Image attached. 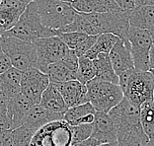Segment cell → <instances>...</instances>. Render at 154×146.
I'll list each match as a JSON object with an SVG mask.
<instances>
[{
    "instance_id": "obj_1",
    "label": "cell",
    "mask_w": 154,
    "mask_h": 146,
    "mask_svg": "<svg viewBox=\"0 0 154 146\" xmlns=\"http://www.w3.org/2000/svg\"><path fill=\"white\" fill-rule=\"evenodd\" d=\"M117 127L119 144H138L144 146L149 140L142 129L139 107L134 105L127 98L108 112Z\"/></svg>"
},
{
    "instance_id": "obj_2",
    "label": "cell",
    "mask_w": 154,
    "mask_h": 146,
    "mask_svg": "<svg viewBox=\"0 0 154 146\" xmlns=\"http://www.w3.org/2000/svg\"><path fill=\"white\" fill-rule=\"evenodd\" d=\"M119 86L124 97L140 107L154 98V81L150 71H136L134 68L119 75Z\"/></svg>"
},
{
    "instance_id": "obj_3",
    "label": "cell",
    "mask_w": 154,
    "mask_h": 146,
    "mask_svg": "<svg viewBox=\"0 0 154 146\" xmlns=\"http://www.w3.org/2000/svg\"><path fill=\"white\" fill-rule=\"evenodd\" d=\"M4 37H14L17 39L33 43L41 38L57 36V31L51 30L43 26L38 18L35 2L32 1L27 5L18 22L9 31L2 35Z\"/></svg>"
},
{
    "instance_id": "obj_4",
    "label": "cell",
    "mask_w": 154,
    "mask_h": 146,
    "mask_svg": "<svg viewBox=\"0 0 154 146\" xmlns=\"http://www.w3.org/2000/svg\"><path fill=\"white\" fill-rule=\"evenodd\" d=\"M41 23L48 29L59 30L74 20L77 11L71 3L59 0H34Z\"/></svg>"
},
{
    "instance_id": "obj_5",
    "label": "cell",
    "mask_w": 154,
    "mask_h": 146,
    "mask_svg": "<svg viewBox=\"0 0 154 146\" xmlns=\"http://www.w3.org/2000/svg\"><path fill=\"white\" fill-rule=\"evenodd\" d=\"M0 47L12 66L21 71L37 68V54L33 43L14 37H0Z\"/></svg>"
},
{
    "instance_id": "obj_6",
    "label": "cell",
    "mask_w": 154,
    "mask_h": 146,
    "mask_svg": "<svg viewBox=\"0 0 154 146\" xmlns=\"http://www.w3.org/2000/svg\"><path fill=\"white\" fill-rule=\"evenodd\" d=\"M129 13L131 10L83 14L92 25L96 36L101 34H113L121 40H125L127 39V34L129 29Z\"/></svg>"
},
{
    "instance_id": "obj_7",
    "label": "cell",
    "mask_w": 154,
    "mask_h": 146,
    "mask_svg": "<svg viewBox=\"0 0 154 146\" xmlns=\"http://www.w3.org/2000/svg\"><path fill=\"white\" fill-rule=\"evenodd\" d=\"M88 101L96 112L108 113L124 99V93L119 85L92 79L87 82Z\"/></svg>"
},
{
    "instance_id": "obj_8",
    "label": "cell",
    "mask_w": 154,
    "mask_h": 146,
    "mask_svg": "<svg viewBox=\"0 0 154 146\" xmlns=\"http://www.w3.org/2000/svg\"><path fill=\"white\" fill-rule=\"evenodd\" d=\"M73 126L64 120L47 123L36 131L30 146H73Z\"/></svg>"
},
{
    "instance_id": "obj_9",
    "label": "cell",
    "mask_w": 154,
    "mask_h": 146,
    "mask_svg": "<svg viewBox=\"0 0 154 146\" xmlns=\"http://www.w3.org/2000/svg\"><path fill=\"white\" fill-rule=\"evenodd\" d=\"M134 66L136 71H149V51L152 47V39L148 30L129 26L127 34Z\"/></svg>"
},
{
    "instance_id": "obj_10",
    "label": "cell",
    "mask_w": 154,
    "mask_h": 146,
    "mask_svg": "<svg viewBox=\"0 0 154 146\" xmlns=\"http://www.w3.org/2000/svg\"><path fill=\"white\" fill-rule=\"evenodd\" d=\"M37 54V68L43 71L48 65L61 61L69 48L57 36L41 38L33 41Z\"/></svg>"
},
{
    "instance_id": "obj_11",
    "label": "cell",
    "mask_w": 154,
    "mask_h": 146,
    "mask_svg": "<svg viewBox=\"0 0 154 146\" xmlns=\"http://www.w3.org/2000/svg\"><path fill=\"white\" fill-rule=\"evenodd\" d=\"M50 83L48 76L45 73L38 68H30L22 72L20 91L34 105H38L42 95Z\"/></svg>"
},
{
    "instance_id": "obj_12",
    "label": "cell",
    "mask_w": 154,
    "mask_h": 146,
    "mask_svg": "<svg viewBox=\"0 0 154 146\" xmlns=\"http://www.w3.org/2000/svg\"><path fill=\"white\" fill-rule=\"evenodd\" d=\"M91 138L99 144L117 142V127L108 113L96 112Z\"/></svg>"
},
{
    "instance_id": "obj_13",
    "label": "cell",
    "mask_w": 154,
    "mask_h": 146,
    "mask_svg": "<svg viewBox=\"0 0 154 146\" xmlns=\"http://www.w3.org/2000/svg\"><path fill=\"white\" fill-rule=\"evenodd\" d=\"M29 3L15 0H1L0 3V37L18 22Z\"/></svg>"
},
{
    "instance_id": "obj_14",
    "label": "cell",
    "mask_w": 154,
    "mask_h": 146,
    "mask_svg": "<svg viewBox=\"0 0 154 146\" xmlns=\"http://www.w3.org/2000/svg\"><path fill=\"white\" fill-rule=\"evenodd\" d=\"M54 85L60 92L67 108H72L89 102L86 85L80 83L78 80H70Z\"/></svg>"
},
{
    "instance_id": "obj_15",
    "label": "cell",
    "mask_w": 154,
    "mask_h": 146,
    "mask_svg": "<svg viewBox=\"0 0 154 146\" xmlns=\"http://www.w3.org/2000/svg\"><path fill=\"white\" fill-rule=\"evenodd\" d=\"M109 57L113 68L118 76L128 69L134 68L129 44L127 39L119 40L109 53Z\"/></svg>"
},
{
    "instance_id": "obj_16",
    "label": "cell",
    "mask_w": 154,
    "mask_h": 146,
    "mask_svg": "<svg viewBox=\"0 0 154 146\" xmlns=\"http://www.w3.org/2000/svg\"><path fill=\"white\" fill-rule=\"evenodd\" d=\"M63 114L60 113H52L51 111L45 109L41 105H34L28 113L23 126L29 128L33 132L45 126L51 121L63 119Z\"/></svg>"
},
{
    "instance_id": "obj_17",
    "label": "cell",
    "mask_w": 154,
    "mask_h": 146,
    "mask_svg": "<svg viewBox=\"0 0 154 146\" xmlns=\"http://www.w3.org/2000/svg\"><path fill=\"white\" fill-rule=\"evenodd\" d=\"M21 77L22 71L13 66L0 75V101L7 103L21 93Z\"/></svg>"
},
{
    "instance_id": "obj_18",
    "label": "cell",
    "mask_w": 154,
    "mask_h": 146,
    "mask_svg": "<svg viewBox=\"0 0 154 146\" xmlns=\"http://www.w3.org/2000/svg\"><path fill=\"white\" fill-rule=\"evenodd\" d=\"M57 36L67 46L69 50H74L78 57L83 56L90 50L97 39V36H89L78 32H57Z\"/></svg>"
},
{
    "instance_id": "obj_19",
    "label": "cell",
    "mask_w": 154,
    "mask_h": 146,
    "mask_svg": "<svg viewBox=\"0 0 154 146\" xmlns=\"http://www.w3.org/2000/svg\"><path fill=\"white\" fill-rule=\"evenodd\" d=\"M6 104L10 120H11L12 130L23 126L28 113L34 106V104L21 93L10 99Z\"/></svg>"
},
{
    "instance_id": "obj_20",
    "label": "cell",
    "mask_w": 154,
    "mask_h": 146,
    "mask_svg": "<svg viewBox=\"0 0 154 146\" xmlns=\"http://www.w3.org/2000/svg\"><path fill=\"white\" fill-rule=\"evenodd\" d=\"M96 110L91 104L85 103L72 108H68L63 114V119L68 124L72 126H80V124L93 123L95 120Z\"/></svg>"
},
{
    "instance_id": "obj_21",
    "label": "cell",
    "mask_w": 154,
    "mask_h": 146,
    "mask_svg": "<svg viewBox=\"0 0 154 146\" xmlns=\"http://www.w3.org/2000/svg\"><path fill=\"white\" fill-rule=\"evenodd\" d=\"M72 7L78 13H107L121 10L114 0H72Z\"/></svg>"
},
{
    "instance_id": "obj_22",
    "label": "cell",
    "mask_w": 154,
    "mask_h": 146,
    "mask_svg": "<svg viewBox=\"0 0 154 146\" xmlns=\"http://www.w3.org/2000/svg\"><path fill=\"white\" fill-rule=\"evenodd\" d=\"M38 105L52 113L64 114L68 109L60 92L54 83H50L48 88L44 91Z\"/></svg>"
},
{
    "instance_id": "obj_23",
    "label": "cell",
    "mask_w": 154,
    "mask_h": 146,
    "mask_svg": "<svg viewBox=\"0 0 154 146\" xmlns=\"http://www.w3.org/2000/svg\"><path fill=\"white\" fill-rule=\"evenodd\" d=\"M93 63L96 71L94 79L119 85V76L116 74L111 63L109 53H100L97 55L95 59H93Z\"/></svg>"
},
{
    "instance_id": "obj_24",
    "label": "cell",
    "mask_w": 154,
    "mask_h": 146,
    "mask_svg": "<svg viewBox=\"0 0 154 146\" xmlns=\"http://www.w3.org/2000/svg\"><path fill=\"white\" fill-rule=\"evenodd\" d=\"M129 26L148 30L154 25V7L148 5L135 6L129 13Z\"/></svg>"
},
{
    "instance_id": "obj_25",
    "label": "cell",
    "mask_w": 154,
    "mask_h": 146,
    "mask_svg": "<svg viewBox=\"0 0 154 146\" xmlns=\"http://www.w3.org/2000/svg\"><path fill=\"white\" fill-rule=\"evenodd\" d=\"M42 72L45 73L48 76L50 82L54 84L76 80V73L73 72L70 68H68L62 61L48 65Z\"/></svg>"
},
{
    "instance_id": "obj_26",
    "label": "cell",
    "mask_w": 154,
    "mask_h": 146,
    "mask_svg": "<svg viewBox=\"0 0 154 146\" xmlns=\"http://www.w3.org/2000/svg\"><path fill=\"white\" fill-rule=\"evenodd\" d=\"M120 40V38L113 34H101L98 35L95 43L90 50L84 54V56L93 60L100 53H109L115 44Z\"/></svg>"
},
{
    "instance_id": "obj_27",
    "label": "cell",
    "mask_w": 154,
    "mask_h": 146,
    "mask_svg": "<svg viewBox=\"0 0 154 146\" xmlns=\"http://www.w3.org/2000/svg\"><path fill=\"white\" fill-rule=\"evenodd\" d=\"M142 129L149 140H154V101H148L139 107Z\"/></svg>"
},
{
    "instance_id": "obj_28",
    "label": "cell",
    "mask_w": 154,
    "mask_h": 146,
    "mask_svg": "<svg viewBox=\"0 0 154 146\" xmlns=\"http://www.w3.org/2000/svg\"><path fill=\"white\" fill-rule=\"evenodd\" d=\"M95 75L96 71L93 60L85 57L84 55L80 56L78 58V68H77L76 72V80H78L82 84L86 85L87 82L95 78Z\"/></svg>"
},
{
    "instance_id": "obj_29",
    "label": "cell",
    "mask_w": 154,
    "mask_h": 146,
    "mask_svg": "<svg viewBox=\"0 0 154 146\" xmlns=\"http://www.w3.org/2000/svg\"><path fill=\"white\" fill-rule=\"evenodd\" d=\"M35 132L26 126H21L11 131V137L14 146H30Z\"/></svg>"
},
{
    "instance_id": "obj_30",
    "label": "cell",
    "mask_w": 154,
    "mask_h": 146,
    "mask_svg": "<svg viewBox=\"0 0 154 146\" xmlns=\"http://www.w3.org/2000/svg\"><path fill=\"white\" fill-rule=\"evenodd\" d=\"M92 123L73 126V143H79V142L90 138L91 133H92Z\"/></svg>"
},
{
    "instance_id": "obj_31",
    "label": "cell",
    "mask_w": 154,
    "mask_h": 146,
    "mask_svg": "<svg viewBox=\"0 0 154 146\" xmlns=\"http://www.w3.org/2000/svg\"><path fill=\"white\" fill-rule=\"evenodd\" d=\"M0 129L12 130L11 120L7 110V104L2 101H0Z\"/></svg>"
},
{
    "instance_id": "obj_32",
    "label": "cell",
    "mask_w": 154,
    "mask_h": 146,
    "mask_svg": "<svg viewBox=\"0 0 154 146\" xmlns=\"http://www.w3.org/2000/svg\"><path fill=\"white\" fill-rule=\"evenodd\" d=\"M12 130L0 129V146H14L11 137Z\"/></svg>"
},
{
    "instance_id": "obj_33",
    "label": "cell",
    "mask_w": 154,
    "mask_h": 146,
    "mask_svg": "<svg viewBox=\"0 0 154 146\" xmlns=\"http://www.w3.org/2000/svg\"><path fill=\"white\" fill-rule=\"evenodd\" d=\"M118 7L122 11H129L135 8L136 0H114Z\"/></svg>"
},
{
    "instance_id": "obj_34",
    "label": "cell",
    "mask_w": 154,
    "mask_h": 146,
    "mask_svg": "<svg viewBox=\"0 0 154 146\" xmlns=\"http://www.w3.org/2000/svg\"><path fill=\"white\" fill-rule=\"evenodd\" d=\"M11 67H12V64H11V62H10L9 58L2 53L0 54V75Z\"/></svg>"
},
{
    "instance_id": "obj_35",
    "label": "cell",
    "mask_w": 154,
    "mask_h": 146,
    "mask_svg": "<svg viewBox=\"0 0 154 146\" xmlns=\"http://www.w3.org/2000/svg\"><path fill=\"white\" fill-rule=\"evenodd\" d=\"M97 145H99V143H98L95 139H93V138L90 137V138H88V139L74 144L73 146H97Z\"/></svg>"
},
{
    "instance_id": "obj_36",
    "label": "cell",
    "mask_w": 154,
    "mask_h": 146,
    "mask_svg": "<svg viewBox=\"0 0 154 146\" xmlns=\"http://www.w3.org/2000/svg\"><path fill=\"white\" fill-rule=\"evenodd\" d=\"M149 70H154V44L149 51Z\"/></svg>"
},
{
    "instance_id": "obj_37",
    "label": "cell",
    "mask_w": 154,
    "mask_h": 146,
    "mask_svg": "<svg viewBox=\"0 0 154 146\" xmlns=\"http://www.w3.org/2000/svg\"><path fill=\"white\" fill-rule=\"evenodd\" d=\"M136 6H141V5H148L154 7V0H136L135 3Z\"/></svg>"
},
{
    "instance_id": "obj_38",
    "label": "cell",
    "mask_w": 154,
    "mask_h": 146,
    "mask_svg": "<svg viewBox=\"0 0 154 146\" xmlns=\"http://www.w3.org/2000/svg\"><path fill=\"white\" fill-rule=\"evenodd\" d=\"M148 32H149L150 37H151V39H152L153 44H154V25L151 28H150V29H148Z\"/></svg>"
},
{
    "instance_id": "obj_39",
    "label": "cell",
    "mask_w": 154,
    "mask_h": 146,
    "mask_svg": "<svg viewBox=\"0 0 154 146\" xmlns=\"http://www.w3.org/2000/svg\"><path fill=\"white\" fill-rule=\"evenodd\" d=\"M144 146H154V140H148Z\"/></svg>"
},
{
    "instance_id": "obj_40",
    "label": "cell",
    "mask_w": 154,
    "mask_h": 146,
    "mask_svg": "<svg viewBox=\"0 0 154 146\" xmlns=\"http://www.w3.org/2000/svg\"><path fill=\"white\" fill-rule=\"evenodd\" d=\"M15 1H21V2H27V3H30L34 1V0H15Z\"/></svg>"
},
{
    "instance_id": "obj_41",
    "label": "cell",
    "mask_w": 154,
    "mask_h": 146,
    "mask_svg": "<svg viewBox=\"0 0 154 146\" xmlns=\"http://www.w3.org/2000/svg\"><path fill=\"white\" fill-rule=\"evenodd\" d=\"M59 1H63V2H68V3H71L72 0H59Z\"/></svg>"
},
{
    "instance_id": "obj_42",
    "label": "cell",
    "mask_w": 154,
    "mask_h": 146,
    "mask_svg": "<svg viewBox=\"0 0 154 146\" xmlns=\"http://www.w3.org/2000/svg\"><path fill=\"white\" fill-rule=\"evenodd\" d=\"M150 72H151V74L153 76V81H154V70H149ZM153 101H154V98H153Z\"/></svg>"
},
{
    "instance_id": "obj_43",
    "label": "cell",
    "mask_w": 154,
    "mask_h": 146,
    "mask_svg": "<svg viewBox=\"0 0 154 146\" xmlns=\"http://www.w3.org/2000/svg\"><path fill=\"white\" fill-rule=\"evenodd\" d=\"M3 53V51H2V50H1V47H0V54H1Z\"/></svg>"
},
{
    "instance_id": "obj_44",
    "label": "cell",
    "mask_w": 154,
    "mask_h": 146,
    "mask_svg": "<svg viewBox=\"0 0 154 146\" xmlns=\"http://www.w3.org/2000/svg\"><path fill=\"white\" fill-rule=\"evenodd\" d=\"M97 146H103L102 144H99V145H97Z\"/></svg>"
},
{
    "instance_id": "obj_45",
    "label": "cell",
    "mask_w": 154,
    "mask_h": 146,
    "mask_svg": "<svg viewBox=\"0 0 154 146\" xmlns=\"http://www.w3.org/2000/svg\"><path fill=\"white\" fill-rule=\"evenodd\" d=\"M0 3H1V0H0Z\"/></svg>"
}]
</instances>
